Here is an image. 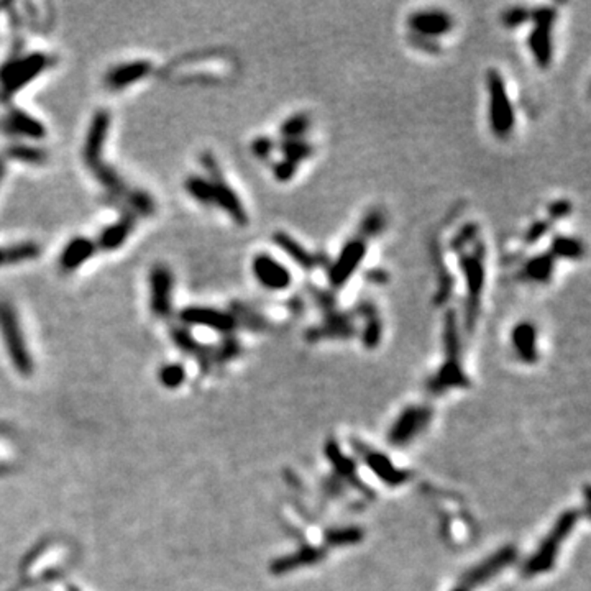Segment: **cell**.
Masks as SVG:
<instances>
[{"label": "cell", "instance_id": "obj_3", "mask_svg": "<svg viewBox=\"0 0 591 591\" xmlns=\"http://www.w3.org/2000/svg\"><path fill=\"white\" fill-rule=\"evenodd\" d=\"M580 521V513L578 511H567L563 513L555 524L551 529V532L543 537L541 546L537 547V551L529 557V560L524 563L522 567V575L524 577H536V575L547 573L548 570L553 567L555 563L558 553H560V548L563 542L568 539V536L572 534L575 526Z\"/></svg>", "mask_w": 591, "mask_h": 591}, {"label": "cell", "instance_id": "obj_48", "mask_svg": "<svg viewBox=\"0 0 591 591\" xmlns=\"http://www.w3.org/2000/svg\"><path fill=\"white\" fill-rule=\"evenodd\" d=\"M0 265H5V263H4V248H0Z\"/></svg>", "mask_w": 591, "mask_h": 591}, {"label": "cell", "instance_id": "obj_38", "mask_svg": "<svg viewBox=\"0 0 591 591\" xmlns=\"http://www.w3.org/2000/svg\"><path fill=\"white\" fill-rule=\"evenodd\" d=\"M501 22L506 26V28L513 30L519 28L521 25L531 22V10H527L522 5H516V7H509L504 10L503 17H501Z\"/></svg>", "mask_w": 591, "mask_h": 591}, {"label": "cell", "instance_id": "obj_15", "mask_svg": "<svg viewBox=\"0 0 591 591\" xmlns=\"http://www.w3.org/2000/svg\"><path fill=\"white\" fill-rule=\"evenodd\" d=\"M174 278L170 268L156 265L150 273V305L156 318H166L173 308Z\"/></svg>", "mask_w": 591, "mask_h": 591}, {"label": "cell", "instance_id": "obj_26", "mask_svg": "<svg viewBox=\"0 0 591 591\" xmlns=\"http://www.w3.org/2000/svg\"><path fill=\"white\" fill-rule=\"evenodd\" d=\"M555 258H553L551 253H541V255H536L527 260L524 265H522V270L519 276L526 281L537 283V284H546L552 279L553 271H555Z\"/></svg>", "mask_w": 591, "mask_h": 591}, {"label": "cell", "instance_id": "obj_21", "mask_svg": "<svg viewBox=\"0 0 591 591\" xmlns=\"http://www.w3.org/2000/svg\"><path fill=\"white\" fill-rule=\"evenodd\" d=\"M324 557H325V548L314 547V546H304V547H300L299 551H296L294 553H289V555L278 558V560L271 565V572L278 575L288 573V572H293V570L296 568L314 565V563L324 560Z\"/></svg>", "mask_w": 591, "mask_h": 591}, {"label": "cell", "instance_id": "obj_14", "mask_svg": "<svg viewBox=\"0 0 591 591\" xmlns=\"http://www.w3.org/2000/svg\"><path fill=\"white\" fill-rule=\"evenodd\" d=\"M408 26L413 35L437 41L453 30V18L442 10H419L408 18Z\"/></svg>", "mask_w": 591, "mask_h": 591}, {"label": "cell", "instance_id": "obj_19", "mask_svg": "<svg viewBox=\"0 0 591 591\" xmlns=\"http://www.w3.org/2000/svg\"><path fill=\"white\" fill-rule=\"evenodd\" d=\"M151 72V63L146 60H136L130 63H124L110 70L105 74V84L107 87L119 91L131 86V84L139 82L140 79L146 77Z\"/></svg>", "mask_w": 591, "mask_h": 591}, {"label": "cell", "instance_id": "obj_6", "mask_svg": "<svg viewBox=\"0 0 591 591\" xmlns=\"http://www.w3.org/2000/svg\"><path fill=\"white\" fill-rule=\"evenodd\" d=\"M557 20V12L552 7H541L531 12L532 30L527 38V46L536 65L547 70L553 60V23Z\"/></svg>", "mask_w": 591, "mask_h": 591}, {"label": "cell", "instance_id": "obj_33", "mask_svg": "<svg viewBox=\"0 0 591 591\" xmlns=\"http://www.w3.org/2000/svg\"><path fill=\"white\" fill-rule=\"evenodd\" d=\"M310 126V117L308 114L299 112L284 120L281 125V135L284 140H299L305 135V131Z\"/></svg>", "mask_w": 591, "mask_h": 591}, {"label": "cell", "instance_id": "obj_43", "mask_svg": "<svg viewBox=\"0 0 591 591\" xmlns=\"http://www.w3.org/2000/svg\"><path fill=\"white\" fill-rule=\"evenodd\" d=\"M273 170H274V178H276L278 181L286 183V181H289V179L294 178L296 171H298V166H296L294 163H291V161L281 160V161H278L276 165H274Z\"/></svg>", "mask_w": 591, "mask_h": 591}, {"label": "cell", "instance_id": "obj_36", "mask_svg": "<svg viewBox=\"0 0 591 591\" xmlns=\"http://www.w3.org/2000/svg\"><path fill=\"white\" fill-rule=\"evenodd\" d=\"M386 227V219H384V214L381 210H369V212L363 217L360 224V235L362 239H374V237L381 234Z\"/></svg>", "mask_w": 591, "mask_h": 591}, {"label": "cell", "instance_id": "obj_42", "mask_svg": "<svg viewBox=\"0 0 591 591\" xmlns=\"http://www.w3.org/2000/svg\"><path fill=\"white\" fill-rule=\"evenodd\" d=\"M570 214H572V202L567 199L553 200V202L548 205V215H551L553 220L565 219Z\"/></svg>", "mask_w": 591, "mask_h": 591}, {"label": "cell", "instance_id": "obj_25", "mask_svg": "<svg viewBox=\"0 0 591 591\" xmlns=\"http://www.w3.org/2000/svg\"><path fill=\"white\" fill-rule=\"evenodd\" d=\"M135 229L134 214H125L115 224L100 232L97 245L105 251H112L115 248L122 246L129 235Z\"/></svg>", "mask_w": 591, "mask_h": 591}, {"label": "cell", "instance_id": "obj_10", "mask_svg": "<svg viewBox=\"0 0 591 591\" xmlns=\"http://www.w3.org/2000/svg\"><path fill=\"white\" fill-rule=\"evenodd\" d=\"M0 332H2L5 345H7V350L15 365L25 373L30 372L31 360L25 347L22 330H20L17 313L7 300H0Z\"/></svg>", "mask_w": 591, "mask_h": 591}, {"label": "cell", "instance_id": "obj_7", "mask_svg": "<svg viewBox=\"0 0 591 591\" xmlns=\"http://www.w3.org/2000/svg\"><path fill=\"white\" fill-rule=\"evenodd\" d=\"M200 163H202L204 170L207 171V179L214 186V204L219 205V207L239 225H246L248 215L244 204H242V200L237 196L234 189L230 188V184L225 181L217 160H215L210 153H204V155L200 156Z\"/></svg>", "mask_w": 591, "mask_h": 591}, {"label": "cell", "instance_id": "obj_13", "mask_svg": "<svg viewBox=\"0 0 591 591\" xmlns=\"http://www.w3.org/2000/svg\"><path fill=\"white\" fill-rule=\"evenodd\" d=\"M251 271L255 274L256 281L268 291H284L291 286V273L281 261L271 256L270 253H258L253 258Z\"/></svg>", "mask_w": 591, "mask_h": 591}, {"label": "cell", "instance_id": "obj_16", "mask_svg": "<svg viewBox=\"0 0 591 591\" xmlns=\"http://www.w3.org/2000/svg\"><path fill=\"white\" fill-rule=\"evenodd\" d=\"M109 130H110V114L107 112V110H99V112L94 114L91 125H89L87 135H86V141H84L82 156H84V161H86V165L89 166V170H92V168H96L97 165L102 163L100 161V158H102L104 145L109 136Z\"/></svg>", "mask_w": 591, "mask_h": 591}, {"label": "cell", "instance_id": "obj_4", "mask_svg": "<svg viewBox=\"0 0 591 591\" xmlns=\"http://www.w3.org/2000/svg\"><path fill=\"white\" fill-rule=\"evenodd\" d=\"M489 96V126L494 136L504 140L513 134L516 125L514 107L511 104L504 77L498 70H489L487 74Z\"/></svg>", "mask_w": 591, "mask_h": 591}, {"label": "cell", "instance_id": "obj_44", "mask_svg": "<svg viewBox=\"0 0 591 591\" xmlns=\"http://www.w3.org/2000/svg\"><path fill=\"white\" fill-rule=\"evenodd\" d=\"M409 43L413 45L414 48L427 51V53H430V55H439V51H440V45L437 43V41L422 38V36H416L413 33L409 35Z\"/></svg>", "mask_w": 591, "mask_h": 591}, {"label": "cell", "instance_id": "obj_22", "mask_svg": "<svg viewBox=\"0 0 591 591\" xmlns=\"http://www.w3.org/2000/svg\"><path fill=\"white\" fill-rule=\"evenodd\" d=\"M96 248L97 245L91 239H86V237L72 239L60 255L61 270L70 273L81 268L96 253Z\"/></svg>", "mask_w": 591, "mask_h": 591}, {"label": "cell", "instance_id": "obj_37", "mask_svg": "<svg viewBox=\"0 0 591 591\" xmlns=\"http://www.w3.org/2000/svg\"><path fill=\"white\" fill-rule=\"evenodd\" d=\"M478 240H479L478 225L477 224H467L457 232L455 237H453L452 242H450V246H452L453 251L460 253V251L467 250V248L472 246L475 242H478Z\"/></svg>", "mask_w": 591, "mask_h": 591}, {"label": "cell", "instance_id": "obj_45", "mask_svg": "<svg viewBox=\"0 0 591 591\" xmlns=\"http://www.w3.org/2000/svg\"><path fill=\"white\" fill-rule=\"evenodd\" d=\"M365 279L367 281H369V283H376V284H381V283H386L388 279H389V274L384 271V270H379V268H376V270H372V271H368L367 273V276H365Z\"/></svg>", "mask_w": 591, "mask_h": 591}, {"label": "cell", "instance_id": "obj_46", "mask_svg": "<svg viewBox=\"0 0 591 591\" xmlns=\"http://www.w3.org/2000/svg\"><path fill=\"white\" fill-rule=\"evenodd\" d=\"M163 378L168 383H178L183 378V369L179 367H166L165 372H163Z\"/></svg>", "mask_w": 591, "mask_h": 591}, {"label": "cell", "instance_id": "obj_11", "mask_svg": "<svg viewBox=\"0 0 591 591\" xmlns=\"http://www.w3.org/2000/svg\"><path fill=\"white\" fill-rule=\"evenodd\" d=\"M367 255V240L362 237L348 240L342 248L339 256L330 263L329 281L334 288H342L350 281Z\"/></svg>", "mask_w": 591, "mask_h": 591}, {"label": "cell", "instance_id": "obj_23", "mask_svg": "<svg viewBox=\"0 0 591 591\" xmlns=\"http://www.w3.org/2000/svg\"><path fill=\"white\" fill-rule=\"evenodd\" d=\"M273 242L281 248V250L286 253L289 258H291L296 265L304 268V270L309 271V270H313V268L320 265L319 256L314 255V253H310L309 250H305V248L289 234L276 232V234L273 235Z\"/></svg>", "mask_w": 591, "mask_h": 591}, {"label": "cell", "instance_id": "obj_29", "mask_svg": "<svg viewBox=\"0 0 591 591\" xmlns=\"http://www.w3.org/2000/svg\"><path fill=\"white\" fill-rule=\"evenodd\" d=\"M363 536L360 527H332L325 532V542L329 547L355 546L363 541Z\"/></svg>", "mask_w": 591, "mask_h": 591}, {"label": "cell", "instance_id": "obj_17", "mask_svg": "<svg viewBox=\"0 0 591 591\" xmlns=\"http://www.w3.org/2000/svg\"><path fill=\"white\" fill-rule=\"evenodd\" d=\"M181 319L186 324L205 325L212 330L222 332V334L234 330V327L237 325V319L234 315L212 308H188L181 313Z\"/></svg>", "mask_w": 591, "mask_h": 591}, {"label": "cell", "instance_id": "obj_12", "mask_svg": "<svg viewBox=\"0 0 591 591\" xmlns=\"http://www.w3.org/2000/svg\"><path fill=\"white\" fill-rule=\"evenodd\" d=\"M353 450H355L363 463L372 470V472L376 475V477L381 479L383 483H386L388 487H399V484H404L409 482L411 475L406 470L396 467L394 463L389 460L388 455L384 453L374 450V448L365 445V443L360 440H352Z\"/></svg>", "mask_w": 591, "mask_h": 591}, {"label": "cell", "instance_id": "obj_27", "mask_svg": "<svg viewBox=\"0 0 591 591\" xmlns=\"http://www.w3.org/2000/svg\"><path fill=\"white\" fill-rule=\"evenodd\" d=\"M358 314L365 320V325H363L362 332L363 345H365V348H369V350L376 348L383 335V322L381 318H379L376 308H374L372 303L365 300V303L360 305V309H358Z\"/></svg>", "mask_w": 591, "mask_h": 591}, {"label": "cell", "instance_id": "obj_8", "mask_svg": "<svg viewBox=\"0 0 591 591\" xmlns=\"http://www.w3.org/2000/svg\"><path fill=\"white\" fill-rule=\"evenodd\" d=\"M517 558V551L514 546H506L499 551H496L493 555L484 558L477 567L470 568L468 572L460 578V582L452 591H473L478 587H483L489 580H493L496 575L508 568L511 563H514Z\"/></svg>", "mask_w": 591, "mask_h": 591}, {"label": "cell", "instance_id": "obj_31", "mask_svg": "<svg viewBox=\"0 0 591 591\" xmlns=\"http://www.w3.org/2000/svg\"><path fill=\"white\" fill-rule=\"evenodd\" d=\"M279 150L283 153V160L294 163L296 166L299 165L300 161L308 160V158L313 155V146H310L309 141L303 139L299 140H283Z\"/></svg>", "mask_w": 591, "mask_h": 591}, {"label": "cell", "instance_id": "obj_18", "mask_svg": "<svg viewBox=\"0 0 591 591\" xmlns=\"http://www.w3.org/2000/svg\"><path fill=\"white\" fill-rule=\"evenodd\" d=\"M355 334V324L350 315L344 313L337 314L335 310H330L325 314L324 324L314 327L308 334V339L310 342L322 339H350Z\"/></svg>", "mask_w": 591, "mask_h": 591}, {"label": "cell", "instance_id": "obj_32", "mask_svg": "<svg viewBox=\"0 0 591 591\" xmlns=\"http://www.w3.org/2000/svg\"><path fill=\"white\" fill-rule=\"evenodd\" d=\"M7 156L10 160L26 163V165H41V163H45L46 158H48L46 151L41 150V148L26 145L10 146L7 150Z\"/></svg>", "mask_w": 591, "mask_h": 591}, {"label": "cell", "instance_id": "obj_40", "mask_svg": "<svg viewBox=\"0 0 591 591\" xmlns=\"http://www.w3.org/2000/svg\"><path fill=\"white\" fill-rule=\"evenodd\" d=\"M276 150V143L268 136H258V139L251 143V151L253 155L260 160H268L273 155V151Z\"/></svg>", "mask_w": 591, "mask_h": 591}, {"label": "cell", "instance_id": "obj_1", "mask_svg": "<svg viewBox=\"0 0 591 591\" xmlns=\"http://www.w3.org/2000/svg\"><path fill=\"white\" fill-rule=\"evenodd\" d=\"M443 352H445V360L439 372L427 381V389L435 396L450 391L453 388L470 386V378L462 367V344L455 310H448L443 318Z\"/></svg>", "mask_w": 591, "mask_h": 591}, {"label": "cell", "instance_id": "obj_35", "mask_svg": "<svg viewBox=\"0 0 591 591\" xmlns=\"http://www.w3.org/2000/svg\"><path fill=\"white\" fill-rule=\"evenodd\" d=\"M40 248L33 242H25V244L5 248L4 250V263L5 265H15V263L31 260V258L38 256Z\"/></svg>", "mask_w": 591, "mask_h": 591}, {"label": "cell", "instance_id": "obj_24", "mask_svg": "<svg viewBox=\"0 0 591 591\" xmlns=\"http://www.w3.org/2000/svg\"><path fill=\"white\" fill-rule=\"evenodd\" d=\"M5 129H7L10 134L28 136V139L33 140H41L46 136L45 125L20 109L10 110L7 119H5Z\"/></svg>", "mask_w": 591, "mask_h": 591}, {"label": "cell", "instance_id": "obj_41", "mask_svg": "<svg viewBox=\"0 0 591 591\" xmlns=\"http://www.w3.org/2000/svg\"><path fill=\"white\" fill-rule=\"evenodd\" d=\"M548 227H551V224H548V222H543V220L534 222V224H532L529 227V229H527L526 235H524V242H526V244L527 245L537 244V242H539L542 239V237L547 234Z\"/></svg>", "mask_w": 591, "mask_h": 591}, {"label": "cell", "instance_id": "obj_9", "mask_svg": "<svg viewBox=\"0 0 591 591\" xmlns=\"http://www.w3.org/2000/svg\"><path fill=\"white\" fill-rule=\"evenodd\" d=\"M432 416H434V411L429 406H409V408H406L389 429V443L396 447L408 445L421 432L425 430V427L430 424Z\"/></svg>", "mask_w": 591, "mask_h": 591}, {"label": "cell", "instance_id": "obj_2", "mask_svg": "<svg viewBox=\"0 0 591 591\" xmlns=\"http://www.w3.org/2000/svg\"><path fill=\"white\" fill-rule=\"evenodd\" d=\"M460 255V268L463 271L467 288V303H465V325L467 330L472 332L477 325L479 308H482V296L484 281H487V270H484V245L482 240L458 253Z\"/></svg>", "mask_w": 591, "mask_h": 591}, {"label": "cell", "instance_id": "obj_47", "mask_svg": "<svg viewBox=\"0 0 591 591\" xmlns=\"http://www.w3.org/2000/svg\"><path fill=\"white\" fill-rule=\"evenodd\" d=\"M5 170H7V166H5V161L0 158V181H2L5 176Z\"/></svg>", "mask_w": 591, "mask_h": 591}, {"label": "cell", "instance_id": "obj_28", "mask_svg": "<svg viewBox=\"0 0 591 591\" xmlns=\"http://www.w3.org/2000/svg\"><path fill=\"white\" fill-rule=\"evenodd\" d=\"M555 258H565V260H580L585 255V246L582 240L573 239L568 235H555L552 239V250L548 251Z\"/></svg>", "mask_w": 591, "mask_h": 591}, {"label": "cell", "instance_id": "obj_30", "mask_svg": "<svg viewBox=\"0 0 591 591\" xmlns=\"http://www.w3.org/2000/svg\"><path fill=\"white\" fill-rule=\"evenodd\" d=\"M184 188L189 193V196L194 197L197 202L204 205L214 204V186L207 178L191 176L184 183Z\"/></svg>", "mask_w": 591, "mask_h": 591}, {"label": "cell", "instance_id": "obj_5", "mask_svg": "<svg viewBox=\"0 0 591 591\" xmlns=\"http://www.w3.org/2000/svg\"><path fill=\"white\" fill-rule=\"evenodd\" d=\"M51 60L43 53L12 60L0 67V91L4 97H12L50 66Z\"/></svg>", "mask_w": 591, "mask_h": 591}, {"label": "cell", "instance_id": "obj_34", "mask_svg": "<svg viewBox=\"0 0 591 591\" xmlns=\"http://www.w3.org/2000/svg\"><path fill=\"white\" fill-rule=\"evenodd\" d=\"M91 171L94 176H96L97 181L102 184L105 189H109V191H112L115 194H120L125 191V184L122 181V178L119 176V173L115 171L114 168L100 163V165H97L96 168H92Z\"/></svg>", "mask_w": 591, "mask_h": 591}, {"label": "cell", "instance_id": "obj_20", "mask_svg": "<svg viewBox=\"0 0 591 591\" xmlns=\"http://www.w3.org/2000/svg\"><path fill=\"white\" fill-rule=\"evenodd\" d=\"M511 342L516 350V355L524 363H536L539 360L537 350V329L529 320H522L511 330Z\"/></svg>", "mask_w": 591, "mask_h": 591}, {"label": "cell", "instance_id": "obj_39", "mask_svg": "<svg viewBox=\"0 0 591 591\" xmlns=\"http://www.w3.org/2000/svg\"><path fill=\"white\" fill-rule=\"evenodd\" d=\"M130 204L134 212L141 214V215H151L155 212V200L151 199L150 194L143 191H134L130 194Z\"/></svg>", "mask_w": 591, "mask_h": 591}]
</instances>
